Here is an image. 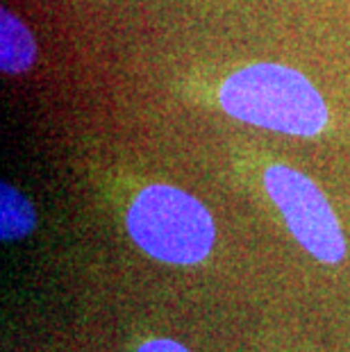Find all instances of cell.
Segmentation results:
<instances>
[{
  "mask_svg": "<svg viewBox=\"0 0 350 352\" xmlns=\"http://www.w3.org/2000/svg\"><path fill=\"white\" fill-rule=\"evenodd\" d=\"M36 43L30 28L10 10L0 12V71L19 76L32 69Z\"/></svg>",
  "mask_w": 350,
  "mask_h": 352,
  "instance_id": "cell-4",
  "label": "cell"
},
{
  "mask_svg": "<svg viewBox=\"0 0 350 352\" xmlns=\"http://www.w3.org/2000/svg\"><path fill=\"white\" fill-rule=\"evenodd\" d=\"M219 102L237 121L292 137H316L327 125L321 91L285 64L257 62L234 71L223 82Z\"/></svg>",
  "mask_w": 350,
  "mask_h": 352,
  "instance_id": "cell-1",
  "label": "cell"
},
{
  "mask_svg": "<svg viewBox=\"0 0 350 352\" xmlns=\"http://www.w3.org/2000/svg\"><path fill=\"white\" fill-rule=\"evenodd\" d=\"M125 226L146 254L175 266L203 261L216 239L214 219L203 202L171 184L141 189L128 209Z\"/></svg>",
  "mask_w": 350,
  "mask_h": 352,
  "instance_id": "cell-2",
  "label": "cell"
},
{
  "mask_svg": "<svg viewBox=\"0 0 350 352\" xmlns=\"http://www.w3.org/2000/svg\"><path fill=\"white\" fill-rule=\"evenodd\" d=\"M36 228V212L23 193L12 184L0 182V239L19 241L32 234Z\"/></svg>",
  "mask_w": 350,
  "mask_h": 352,
  "instance_id": "cell-5",
  "label": "cell"
},
{
  "mask_svg": "<svg viewBox=\"0 0 350 352\" xmlns=\"http://www.w3.org/2000/svg\"><path fill=\"white\" fill-rule=\"evenodd\" d=\"M137 352H191V350L171 339H151V341L141 343Z\"/></svg>",
  "mask_w": 350,
  "mask_h": 352,
  "instance_id": "cell-6",
  "label": "cell"
},
{
  "mask_svg": "<svg viewBox=\"0 0 350 352\" xmlns=\"http://www.w3.org/2000/svg\"><path fill=\"white\" fill-rule=\"evenodd\" d=\"M264 186L289 232L311 257L323 264H339L346 257V239L337 214L307 175L285 164H273L264 170Z\"/></svg>",
  "mask_w": 350,
  "mask_h": 352,
  "instance_id": "cell-3",
  "label": "cell"
}]
</instances>
